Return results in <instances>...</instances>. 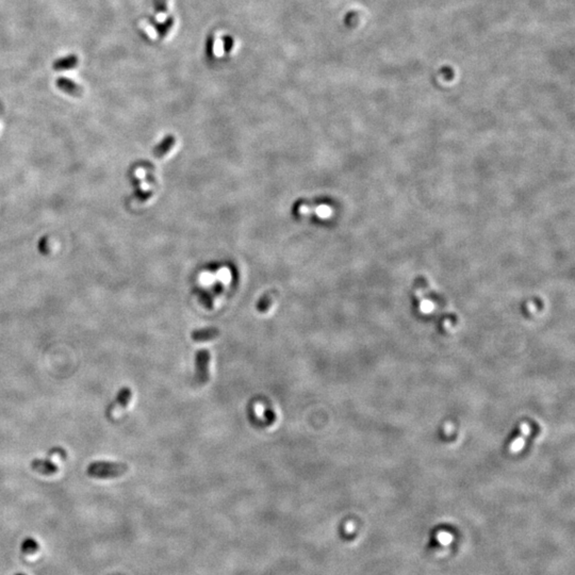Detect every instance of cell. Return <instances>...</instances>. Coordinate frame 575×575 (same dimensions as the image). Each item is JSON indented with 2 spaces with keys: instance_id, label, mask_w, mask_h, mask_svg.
Masks as SVG:
<instances>
[{
  "instance_id": "cell-1",
  "label": "cell",
  "mask_w": 575,
  "mask_h": 575,
  "mask_svg": "<svg viewBox=\"0 0 575 575\" xmlns=\"http://www.w3.org/2000/svg\"><path fill=\"white\" fill-rule=\"evenodd\" d=\"M128 466L122 462L95 461L88 467V474L94 478H114L125 474Z\"/></svg>"
},
{
  "instance_id": "cell-2",
  "label": "cell",
  "mask_w": 575,
  "mask_h": 575,
  "mask_svg": "<svg viewBox=\"0 0 575 575\" xmlns=\"http://www.w3.org/2000/svg\"><path fill=\"white\" fill-rule=\"evenodd\" d=\"M209 364L210 353L207 349H200L195 357L196 378L200 384H205L209 380Z\"/></svg>"
},
{
  "instance_id": "cell-3",
  "label": "cell",
  "mask_w": 575,
  "mask_h": 575,
  "mask_svg": "<svg viewBox=\"0 0 575 575\" xmlns=\"http://www.w3.org/2000/svg\"><path fill=\"white\" fill-rule=\"evenodd\" d=\"M131 397H132V392H131L130 389L127 388V387L120 389L119 392L116 395V398L114 400V402L111 404L108 408L107 413H108L109 418H113L117 411L126 408V406L129 404V402H130Z\"/></svg>"
},
{
  "instance_id": "cell-4",
  "label": "cell",
  "mask_w": 575,
  "mask_h": 575,
  "mask_svg": "<svg viewBox=\"0 0 575 575\" xmlns=\"http://www.w3.org/2000/svg\"><path fill=\"white\" fill-rule=\"evenodd\" d=\"M52 451L49 452L48 459H33L31 462V468L43 475H51L58 472V466L52 460Z\"/></svg>"
},
{
  "instance_id": "cell-5",
  "label": "cell",
  "mask_w": 575,
  "mask_h": 575,
  "mask_svg": "<svg viewBox=\"0 0 575 575\" xmlns=\"http://www.w3.org/2000/svg\"><path fill=\"white\" fill-rule=\"evenodd\" d=\"M55 86H57L58 89H60L62 92L66 93L67 95L74 96V97H80L82 96V93L83 90L82 88L77 85L75 81H73L68 78L65 77H60L55 81Z\"/></svg>"
},
{
  "instance_id": "cell-6",
  "label": "cell",
  "mask_w": 575,
  "mask_h": 575,
  "mask_svg": "<svg viewBox=\"0 0 575 575\" xmlns=\"http://www.w3.org/2000/svg\"><path fill=\"white\" fill-rule=\"evenodd\" d=\"M78 57L76 54H68L55 60L52 63V68L57 71L74 69L78 65Z\"/></svg>"
},
{
  "instance_id": "cell-7",
  "label": "cell",
  "mask_w": 575,
  "mask_h": 575,
  "mask_svg": "<svg viewBox=\"0 0 575 575\" xmlns=\"http://www.w3.org/2000/svg\"><path fill=\"white\" fill-rule=\"evenodd\" d=\"M220 336V330L214 327L209 328H202L194 330L191 335V338L195 342H207L210 340L215 339Z\"/></svg>"
},
{
  "instance_id": "cell-8",
  "label": "cell",
  "mask_w": 575,
  "mask_h": 575,
  "mask_svg": "<svg viewBox=\"0 0 575 575\" xmlns=\"http://www.w3.org/2000/svg\"><path fill=\"white\" fill-rule=\"evenodd\" d=\"M264 419H265V422L267 425H272L276 421V414L272 409L267 408V409L264 410Z\"/></svg>"
},
{
  "instance_id": "cell-9",
  "label": "cell",
  "mask_w": 575,
  "mask_h": 575,
  "mask_svg": "<svg viewBox=\"0 0 575 575\" xmlns=\"http://www.w3.org/2000/svg\"><path fill=\"white\" fill-rule=\"evenodd\" d=\"M270 305H271V300L270 298H263L260 302L258 303L257 305V309L261 312H265L268 308H270Z\"/></svg>"
},
{
  "instance_id": "cell-10",
  "label": "cell",
  "mask_w": 575,
  "mask_h": 575,
  "mask_svg": "<svg viewBox=\"0 0 575 575\" xmlns=\"http://www.w3.org/2000/svg\"><path fill=\"white\" fill-rule=\"evenodd\" d=\"M452 539H453L452 535L449 534V533H447V532H441V533L438 534V541H439L440 543H442V544H445V545L450 544L451 541H452Z\"/></svg>"
},
{
  "instance_id": "cell-11",
  "label": "cell",
  "mask_w": 575,
  "mask_h": 575,
  "mask_svg": "<svg viewBox=\"0 0 575 575\" xmlns=\"http://www.w3.org/2000/svg\"><path fill=\"white\" fill-rule=\"evenodd\" d=\"M155 7L157 12H164L166 10V0H155Z\"/></svg>"
}]
</instances>
